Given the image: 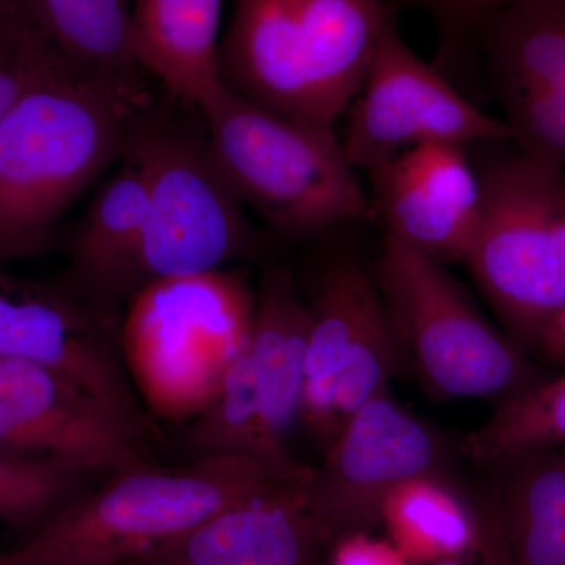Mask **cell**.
Masks as SVG:
<instances>
[{
  "label": "cell",
  "instance_id": "obj_12",
  "mask_svg": "<svg viewBox=\"0 0 565 565\" xmlns=\"http://www.w3.org/2000/svg\"><path fill=\"white\" fill-rule=\"evenodd\" d=\"M482 90L500 104L516 151L565 169V0H525L476 39Z\"/></svg>",
  "mask_w": 565,
  "mask_h": 565
},
{
  "label": "cell",
  "instance_id": "obj_3",
  "mask_svg": "<svg viewBox=\"0 0 565 565\" xmlns=\"http://www.w3.org/2000/svg\"><path fill=\"white\" fill-rule=\"evenodd\" d=\"M134 110L57 74L0 120V263L51 250L70 207L120 161Z\"/></svg>",
  "mask_w": 565,
  "mask_h": 565
},
{
  "label": "cell",
  "instance_id": "obj_22",
  "mask_svg": "<svg viewBox=\"0 0 565 565\" xmlns=\"http://www.w3.org/2000/svg\"><path fill=\"white\" fill-rule=\"evenodd\" d=\"M382 525L411 565L457 561L478 545L476 512L445 476H418L397 487L386 498Z\"/></svg>",
  "mask_w": 565,
  "mask_h": 565
},
{
  "label": "cell",
  "instance_id": "obj_14",
  "mask_svg": "<svg viewBox=\"0 0 565 565\" xmlns=\"http://www.w3.org/2000/svg\"><path fill=\"white\" fill-rule=\"evenodd\" d=\"M467 150L419 145L367 172L374 218L385 234L444 266L465 263L481 217V184Z\"/></svg>",
  "mask_w": 565,
  "mask_h": 565
},
{
  "label": "cell",
  "instance_id": "obj_2",
  "mask_svg": "<svg viewBox=\"0 0 565 565\" xmlns=\"http://www.w3.org/2000/svg\"><path fill=\"white\" fill-rule=\"evenodd\" d=\"M310 470L259 456L222 455L196 457L177 470L148 465L122 471L63 505L6 559L118 565L223 511L297 489Z\"/></svg>",
  "mask_w": 565,
  "mask_h": 565
},
{
  "label": "cell",
  "instance_id": "obj_9",
  "mask_svg": "<svg viewBox=\"0 0 565 565\" xmlns=\"http://www.w3.org/2000/svg\"><path fill=\"white\" fill-rule=\"evenodd\" d=\"M452 457L435 427L401 407L392 392L377 394L327 446L321 465L311 468L305 503L330 546L382 525L386 498L404 482L424 475L455 479Z\"/></svg>",
  "mask_w": 565,
  "mask_h": 565
},
{
  "label": "cell",
  "instance_id": "obj_8",
  "mask_svg": "<svg viewBox=\"0 0 565 565\" xmlns=\"http://www.w3.org/2000/svg\"><path fill=\"white\" fill-rule=\"evenodd\" d=\"M473 163L481 217L465 264L505 334L533 356L565 308V169L520 151Z\"/></svg>",
  "mask_w": 565,
  "mask_h": 565
},
{
  "label": "cell",
  "instance_id": "obj_7",
  "mask_svg": "<svg viewBox=\"0 0 565 565\" xmlns=\"http://www.w3.org/2000/svg\"><path fill=\"white\" fill-rule=\"evenodd\" d=\"M243 269L158 278L128 300L118 344L140 393L166 418L199 416L252 333Z\"/></svg>",
  "mask_w": 565,
  "mask_h": 565
},
{
  "label": "cell",
  "instance_id": "obj_13",
  "mask_svg": "<svg viewBox=\"0 0 565 565\" xmlns=\"http://www.w3.org/2000/svg\"><path fill=\"white\" fill-rule=\"evenodd\" d=\"M143 429L36 362L0 360V451L117 475L148 467Z\"/></svg>",
  "mask_w": 565,
  "mask_h": 565
},
{
  "label": "cell",
  "instance_id": "obj_26",
  "mask_svg": "<svg viewBox=\"0 0 565 565\" xmlns=\"http://www.w3.org/2000/svg\"><path fill=\"white\" fill-rule=\"evenodd\" d=\"M520 2L525 0H385L394 13L414 9L429 17L438 39L434 65L475 103L482 85L478 33L494 14Z\"/></svg>",
  "mask_w": 565,
  "mask_h": 565
},
{
  "label": "cell",
  "instance_id": "obj_27",
  "mask_svg": "<svg viewBox=\"0 0 565 565\" xmlns=\"http://www.w3.org/2000/svg\"><path fill=\"white\" fill-rule=\"evenodd\" d=\"M401 366H404L403 353L382 299L356 334L351 351L334 375V415L340 433L367 401L377 394L392 392L394 375L399 373Z\"/></svg>",
  "mask_w": 565,
  "mask_h": 565
},
{
  "label": "cell",
  "instance_id": "obj_20",
  "mask_svg": "<svg viewBox=\"0 0 565 565\" xmlns=\"http://www.w3.org/2000/svg\"><path fill=\"white\" fill-rule=\"evenodd\" d=\"M223 0H132L137 58L163 92L204 110L221 98Z\"/></svg>",
  "mask_w": 565,
  "mask_h": 565
},
{
  "label": "cell",
  "instance_id": "obj_34",
  "mask_svg": "<svg viewBox=\"0 0 565 565\" xmlns=\"http://www.w3.org/2000/svg\"><path fill=\"white\" fill-rule=\"evenodd\" d=\"M3 553H0V565H2Z\"/></svg>",
  "mask_w": 565,
  "mask_h": 565
},
{
  "label": "cell",
  "instance_id": "obj_5",
  "mask_svg": "<svg viewBox=\"0 0 565 565\" xmlns=\"http://www.w3.org/2000/svg\"><path fill=\"white\" fill-rule=\"evenodd\" d=\"M203 115L230 189L275 233L313 239L374 218L370 193L334 129L289 120L226 87Z\"/></svg>",
  "mask_w": 565,
  "mask_h": 565
},
{
  "label": "cell",
  "instance_id": "obj_28",
  "mask_svg": "<svg viewBox=\"0 0 565 565\" xmlns=\"http://www.w3.org/2000/svg\"><path fill=\"white\" fill-rule=\"evenodd\" d=\"M57 74L68 73L20 2L0 0V120L22 96Z\"/></svg>",
  "mask_w": 565,
  "mask_h": 565
},
{
  "label": "cell",
  "instance_id": "obj_1",
  "mask_svg": "<svg viewBox=\"0 0 565 565\" xmlns=\"http://www.w3.org/2000/svg\"><path fill=\"white\" fill-rule=\"evenodd\" d=\"M394 17L385 0H233L222 82L263 109L334 129Z\"/></svg>",
  "mask_w": 565,
  "mask_h": 565
},
{
  "label": "cell",
  "instance_id": "obj_10",
  "mask_svg": "<svg viewBox=\"0 0 565 565\" xmlns=\"http://www.w3.org/2000/svg\"><path fill=\"white\" fill-rule=\"evenodd\" d=\"M341 143L356 170H370L426 143L463 147L512 139L434 63L411 50L397 18L386 24L362 90L344 115Z\"/></svg>",
  "mask_w": 565,
  "mask_h": 565
},
{
  "label": "cell",
  "instance_id": "obj_6",
  "mask_svg": "<svg viewBox=\"0 0 565 565\" xmlns=\"http://www.w3.org/2000/svg\"><path fill=\"white\" fill-rule=\"evenodd\" d=\"M404 364L440 399H514L548 377L479 313L444 264L384 234L373 264Z\"/></svg>",
  "mask_w": 565,
  "mask_h": 565
},
{
  "label": "cell",
  "instance_id": "obj_32",
  "mask_svg": "<svg viewBox=\"0 0 565 565\" xmlns=\"http://www.w3.org/2000/svg\"><path fill=\"white\" fill-rule=\"evenodd\" d=\"M2 565H88V564H74V563H36V564H11L3 555Z\"/></svg>",
  "mask_w": 565,
  "mask_h": 565
},
{
  "label": "cell",
  "instance_id": "obj_23",
  "mask_svg": "<svg viewBox=\"0 0 565 565\" xmlns=\"http://www.w3.org/2000/svg\"><path fill=\"white\" fill-rule=\"evenodd\" d=\"M192 459L222 455H252L282 463L267 440L262 394L247 345L230 364L212 403L195 416L185 434Z\"/></svg>",
  "mask_w": 565,
  "mask_h": 565
},
{
  "label": "cell",
  "instance_id": "obj_25",
  "mask_svg": "<svg viewBox=\"0 0 565 565\" xmlns=\"http://www.w3.org/2000/svg\"><path fill=\"white\" fill-rule=\"evenodd\" d=\"M92 476L63 460L0 451V523L36 530L84 493Z\"/></svg>",
  "mask_w": 565,
  "mask_h": 565
},
{
  "label": "cell",
  "instance_id": "obj_19",
  "mask_svg": "<svg viewBox=\"0 0 565 565\" xmlns=\"http://www.w3.org/2000/svg\"><path fill=\"white\" fill-rule=\"evenodd\" d=\"M305 300L311 330L300 426L327 448L340 434L334 415V375L364 322L382 303V296L373 267L351 255H338L316 273Z\"/></svg>",
  "mask_w": 565,
  "mask_h": 565
},
{
  "label": "cell",
  "instance_id": "obj_15",
  "mask_svg": "<svg viewBox=\"0 0 565 565\" xmlns=\"http://www.w3.org/2000/svg\"><path fill=\"white\" fill-rule=\"evenodd\" d=\"M303 487L223 511L118 565H321L329 546Z\"/></svg>",
  "mask_w": 565,
  "mask_h": 565
},
{
  "label": "cell",
  "instance_id": "obj_11",
  "mask_svg": "<svg viewBox=\"0 0 565 565\" xmlns=\"http://www.w3.org/2000/svg\"><path fill=\"white\" fill-rule=\"evenodd\" d=\"M118 327L120 318L104 313L62 277L41 281L0 269V360L44 364L143 429L118 355Z\"/></svg>",
  "mask_w": 565,
  "mask_h": 565
},
{
  "label": "cell",
  "instance_id": "obj_21",
  "mask_svg": "<svg viewBox=\"0 0 565 565\" xmlns=\"http://www.w3.org/2000/svg\"><path fill=\"white\" fill-rule=\"evenodd\" d=\"M514 565H565V448L527 449L484 468Z\"/></svg>",
  "mask_w": 565,
  "mask_h": 565
},
{
  "label": "cell",
  "instance_id": "obj_29",
  "mask_svg": "<svg viewBox=\"0 0 565 565\" xmlns=\"http://www.w3.org/2000/svg\"><path fill=\"white\" fill-rule=\"evenodd\" d=\"M329 548V565H411L388 539L373 537L371 533L344 535Z\"/></svg>",
  "mask_w": 565,
  "mask_h": 565
},
{
  "label": "cell",
  "instance_id": "obj_18",
  "mask_svg": "<svg viewBox=\"0 0 565 565\" xmlns=\"http://www.w3.org/2000/svg\"><path fill=\"white\" fill-rule=\"evenodd\" d=\"M73 79L117 93L134 109L152 102L134 47L132 0H18Z\"/></svg>",
  "mask_w": 565,
  "mask_h": 565
},
{
  "label": "cell",
  "instance_id": "obj_31",
  "mask_svg": "<svg viewBox=\"0 0 565 565\" xmlns=\"http://www.w3.org/2000/svg\"><path fill=\"white\" fill-rule=\"evenodd\" d=\"M541 362L565 366V308L546 327L533 353Z\"/></svg>",
  "mask_w": 565,
  "mask_h": 565
},
{
  "label": "cell",
  "instance_id": "obj_17",
  "mask_svg": "<svg viewBox=\"0 0 565 565\" xmlns=\"http://www.w3.org/2000/svg\"><path fill=\"white\" fill-rule=\"evenodd\" d=\"M118 172L99 189L77 225L63 280L104 313L120 307L145 285L141 273L147 188L139 169L120 159Z\"/></svg>",
  "mask_w": 565,
  "mask_h": 565
},
{
  "label": "cell",
  "instance_id": "obj_24",
  "mask_svg": "<svg viewBox=\"0 0 565 565\" xmlns=\"http://www.w3.org/2000/svg\"><path fill=\"white\" fill-rule=\"evenodd\" d=\"M565 448V373L494 407L460 444V455L484 468L527 449Z\"/></svg>",
  "mask_w": 565,
  "mask_h": 565
},
{
  "label": "cell",
  "instance_id": "obj_30",
  "mask_svg": "<svg viewBox=\"0 0 565 565\" xmlns=\"http://www.w3.org/2000/svg\"><path fill=\"white\" fill-rule=\"evenodd\" d=\"M478 548L484 565H514L505 544L504 531L498 520H487L479 531Z\"/></svg>",
  "mask_w": 565,
  "mask_h": 565
},
{
  "label": "cell",
  "instance_id": "obj_4",
  "mask_svg": "<svg viewBox=\"0 0 565 565\" xmlns=\"http://www.w3.org/2000/svg\"><path fill=\"white\" fill-rule=\"evenodd\" d=\"M121 159L147 188L141 273L158 278L264 262L269 241L245 214L218 169L203 110L174 98H152L132 111Z\"/></svg>",
  "mask_w": 565,
  "mask_h": 565
},
{
  "label": "cell",
  "instance_id": "obj_33",
  "mask_svg": "<svg viewBox=\"0 0 565 565\" xmlns=\"http://www.w3.org/2000/svg\"><path fill=\"white\" fill-rule=\"evenodd\" d=\"M435 565H460L457 561H448V563L435 564Z\"/></svg>",
  "mask_w": 565,
  "mask_h": 565
},
{
  "label": "cell",
  "instance_id": "obj_16",
  "mask_svg": "<svg viewBox=\"0 0 565 565\" xmlns=\"http://www.w3.org/2000/svg\"><path fill=\"white\" fill-rule=\"evenodd\" d=\"M310 330V308L292 270L285 264H266L247 349L258 379L267 440L273 455L288 465L299 463L288 444L302 418Z\"/></svg>",
  "mask_w": 565,
  "mask_h": 565
}]
</instances>
